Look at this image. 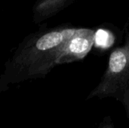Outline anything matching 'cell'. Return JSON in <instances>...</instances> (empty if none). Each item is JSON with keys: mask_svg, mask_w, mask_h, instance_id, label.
Returning <instances> with one entry per match:
<instances>
[{"mask_svg": "<svg viewBox=\"0 0 129 128\" xmlns=\"http://www.w3.org/2000/svg\"><path fill=\"white\" fill-rule=\"evenodd\" d=\"M77 30L56 29L27 37L11 58L7 82L42 77L57 65L63 43Z\"/></svg>", "mask_w": 129, "mask_h": 128, "instance_id": "1", "label": "cell"}, {"mask_svg": "<svg viewBox=\"0 0 129 128\" xmlns=\"http://www.w3.org/2000/svg\"><path fill=\"white\" fill-rule=\"evenodd\" d=\"M92 97L116 98L123 105L129 120V34L125 45L110 54L107 70L88 99Z\"/></svg>", "mask_w": 129, "mask_h": 128, "instance_id": "2", "label": "cell"}, {"mask_svg": "<svg viewBox=\"0 0 129 128\" xmlns=\"http://www.w3.org/2000/svg\"><path fill=\"white\" fill-rule=\"evenodd\" d=\"M95 41V32L89 29H77L61 48L57 65L82 60L91 51Z\"/></svg>", "mask_w": 129, "mask_h": 128, "instance_id": "3", "label": "cell"}, {"mask_svg": "<svg viewBox=\"0 0 129 128\" xmlns=\"http://www.w3.org/2000/svg\"><path fill=\"white\" fill-rule=\"evenodd\" d=\"M70 0H36L33 8L35 22L42 21L62 9Z\"/></svg>", "mask_w": 129, "mask_h": 128, "instance_id": "4", "label": "cell"}, {"mask_svg": "<svg viewBox=\"0 0 129 128\" xmlns=\"http://www.w3.org/2000/svg\"><path fill=\"white\" fill-rule=\"evenodd\" d=\"M99 128H114L113 124L112 121L109 118H106L104 120V121L101 124Z\"/></svg>", "mask_w": 129, "mask_h": 128, "instance_id": "5", "label": "cell"}]
</instances>
